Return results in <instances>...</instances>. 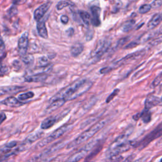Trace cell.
Wrapping results in <instances>:
<instances>
[{
  "mask_svg": "<svg viewBox=\"0 0 162 162\" xmlns=\"http://www.w3.org/2000/svg\"><path fill=\"white\" fill-rule=\"evenodd\" d=\"M65 102L66 101L63 99H58L52 102H50V105L46 109L47 113L52 112L54 110L62 106Z\"/></svg>",
  "mask_w": 162,
  "mask_h": 162,
  "instance_id": "cell-18",
  "label": "cell"
},
{
  "mask_svg": "<svg viewBox=\"0 0 162 162\" xmlns=\"http://www.w3.org/2000/svg\"><path fill=\"white\" fill-rule=\"evenodd\" d=\"M34 96V94L33 92L29 91L27 93H22V94L19 95L18 97V99L20 101H25L26 100L33 98Z\"/></svg>",
  "mask_w": 162,
  "mask_h": 162,
  "instance_id": "cell-28",
  "label": "cell"
},
{
  "mask_svg": "<svg viewBox=\"0 0 162 162\" xmlns=\"http://www.w3.org/2000/svg\"><path fill=\"white\" fill-rule=\"evenodd\" d=\"M145 53V50H140L139 51H136V52L127 55L125 56H124V58H122V59L113 63L112 65H111L110 67L112 68V69L115 68L116 67L122 65L123 64H125L129 62L132 61L134 59H136V58H138L143 55Z\"/></svg>",
  "mask_w": 162,
  "mask_h": 162,
  "instance_id": "cell-8",
  "label": "cell"
},
{
  "mask_svg": "<svg viewBox=\"0 0 162 162\" xmlns=\"http://www.w3.org/2000/svg\"><path fill=\"white\" fill-rule=\"evenodd\" d=\"M162 81V72L159 74L156 78L154 79V80L153 81V83H152V86L153 87H157L158 86L159 84H160V82Z\"/></svg>",
  "mask_w": 162,
  "mask_h": 162,
  "instance_id": "cell-33",
  "label": "cell"
},
{
  "mask_svg": "<svg viewBox=\"0 0 162 162\" xmlns=\"http://www.w3.org/2000/svg\"><path fill=\"white\" fill-rule=\"evenodd\" d=\"M43 134H44L43 132H41V131L36 132L33 134H31L30 135H29L28 137L25 139V141H27L29 144L31 145L32 143H33L34 142L36 141L39 139H40L43 135Z\"/></svg>",
  "mask_w": 162,
  "mask_h": 162,
  "instance_id": "cell-21",
  "label": "cell"
},
{
  "mask_svg": "<svg viewBox=\"0 0 162 162\" xmlns=\"http://www.w3.org/2000/svg\"><path fill=\"white\" fill-rule=\"evenodd\" d=\"M133 119L135 120H138L140 119V113H138L137 115H135L133 116Z\"/></svg>",
  "mask_w": 162,
  "mask_h": 162,
  "instance_id": "cell-44",
  "label": "cell"
},
{
  "mask_svg": "<svg viewBox=\"0 0 162 162\" xmlns=\"http://www.w3.org/2000/svg\"><path fill=\"white\" fill-rule=\"evenodd\" d=\"M5 49V44L1 35H0V53H3Z\"/></svg>",
  "mask_w": 162,
  "mask_h": 162,
  "instance_id": "cell-39",
  "label": "cell"
},
{
  "mask_svg": "<svg viewBox=\"0 0 162 162\" xmlns=\"http://www.w3.org/2000/svg\"><path fill=\"white\" fill-rule=\"evenodd\" d=\"M20 1L21 0H13V3H14V4H17L20 2Z\"/></svg>",
  "mask_w": 162,
  "mask_h": 162,
  "instance_id": "cell-45",
  "label": "cell"
},
{
  "mask_svg": "<svg viewBox=\"0 0 162 162\" xmlns=\"http://www.w3.org/2000/svg\"><path fill=\"white\" fill-rule=\"evenodd\" d=\"M56 121L57 119L55 116H51V117L47 118L42 122V124L41 125V128L42 129H48L49 128H51L55 124Z\"/></svg>",
  "mask_w": 162,
  "mask_h": 162,
  "instance_id": "cell-20",
  "label": "cell"
},
{
  "mask_svg": "<svg viewBox=\"0 0 162 162\" xmlns=\"http://www.w3.org/2000/svg\"><path fill=\"white\" fill-rule=\"evenodd\" d=\"M72 128V124H65L61 126L60 128L57 129L53 133H51L49 135L47 138L43 139L37 144V146L40 148L44 147L46 146L50 142L54 141L55 140L57 139L58 138L61 137L65 133H66L67 131H70L71 129Z\"/></svg>",
  "mask_w": 162,
  "mask_h": 162,
  "instance_id": "cell-4",
  "label": "cell"
},
{
  "mask_svg": "<svg viewBox=\"0 0 162 162\" xmlns=\"http://www.w3.org/2000/svg\"><path fill=\"white\" fill-rule=\"evenodd\" d=\"M63 146V145L62 143V142L56 143L54 146H52L50 148L48 149L46 151H44V153L42 154L41 156H43V155H46V156H48V155H49V154H52L53 153L55 152L56 151L60 150L61 148H62Z\"/></svg>",
  "mask_w": 162,
  "mask_h": 162,
  "instance_id": "cell-24",
  "label": "cell"
},
{
  "mask_svg": "<svg viewBox=\"0 0 162 162\" xmlns=\"http://www.w3.org/2000/svg\"><path fill=\"white\" fill-rule=\"evenodd\" d=\"M74 6V3L71 0H62V1L60 2L57 4L56 9L58 10H61L64 8L67 7V6Z\"/></svg>",
  "mask_w": 162,
  "mask_h": 162,
  "instance_id": "cell-25",
  "label": "cell"
},
{
  "mask_svg": "<svg viewBox=\"0 0 162 162\" xmlns=\"http://www.w3.org/2000/svg\"><path fill=\"white\" fill-rule=\"evenodd\" d=\"M0 103L10 107H19L25 104V103L22 102L14 96H10L8 97V98H6V99L0 102Z\"/></svg>",
  "mask_w": 162,
  "mask_h": 162,
  "instance_id": "cell-13",
  "label": "cell"
},
{
  "mask_svg": "<svg viewBox=\"0 0 162 162\" xmlns=\"http://www.w3.org/2000/svg\"><path fill=\"white\" fill-rule=\"evenodd\" d=\"M119 91H120V90H119V89H115V90L113 91V93L108 97V98H107L106 100V103H110V101H111L115 98V97L116 95H117V94H119Z\"/></svg>",
  "mask_w": 162,
  "mask_h": 162,
  "instance_id": "cell-34",
  "label": "cell"
},
{
  "mask_svg": "<svg viewBox=\"0 0 162 162\" xmlns=\"http://www.w3.org/2000/svg\"><path fill=\"white\" fill-rule=\"evenodd\" d=\"M24 89V88L22 86H17L0 87V95L17 93L19 91H21L23 90Z\"/></svg>",
  "mask_w": 162,
  "mask_h": 162,
  "instance_id": "cell-15",
  "label": "cell"
},
{
  "mask_svg": "<svg viewBox=\"0 0 162 162\" xmlns=\"http://www.w3.org/2000/svg\"><path fill=\"white\" fill-rule=\"evenodd\" d=\"M134 25H135V21H134V20L129 21L122 25V30L123 32H124L130 31L133 28V27L134 26Z\"/></svg>",
  "mask_w": 162,
  "mask_h": 162,
  "instance_id": "cell-26",
  "label": "cell"
},
{
  "mask_svg": "<svg viewBox=\"0 0 162 162\" xmlns=\"http://www.w3.org/2000/svg\"><path fill=\"white\" fill-rule=\"evenodd\" d=\"M6 119V115L4 112H0V125Z\"/></svg>",
  "mask_w": 162,
  "mask_h": 162,
  "instance_id": "cell-41",
  "label": "cell"
},
{
  "mask_svg": "<svg viewBox=\"0 0 162 162\" xmlns=\"http://www.w3.org/2000/svg\"><path fill=\"white\" fill-rule=\"evenodd\" d=\"M106 124V120H103L101 121H100L97 122L94 125L91 127L89 129H88L87 131L84 132L82 134H81L78 137L75 138L72 142H71L68 145V149L73 148L76 147L82 142L86 141L89 139H90L94 135H95L98 131H100L101 129L104 127Z\"/></svg>",
  "mask_w": 162,
  "mask_h": 162,
  "instance_id": "cell-3",
  "label": "cell"
},
{
  "mask_svg": "<svg viewBox=\"0 0 162 162\" xmlns=\"http://www.w3.org/2000/svg\"><path fill=\"white\" fill-rule=\"evenodd\" d=\"M161 98L159 97L154 96V95H150L148 96L145 100V108L150 110L151 108L157 106L160 104H161Z\"/></svg>",
  "mask_w": 162,
  "mask_h": 162,
  "instance_id": "cell-11",
  "label": "cell"
},
{
  "mask_svg": "<svg viewBox=\"0 0 162 162\" xmlns=\"http://www.w3.org/2000/svg\"><path fill=\"white\" fill-rule=\"evenodd\" d=\"M51 2H48L41 5L34 11V18L36 21H40L41 20V18L46 14L48 10L49 9L50 6H51Z\"/></svg>",
  "mask_w": 162,
  "mask_h": 162,
  "instance_id": "cell-10",
  "label": "cell"
},
{
  "mask_svg": "<svg viewBox=\"0 0 162 162\" xmlns=\"http://www.w3.org/2000/svg\"><path fill=\"white\" fill-rule=\"evenodd\" d=\"M17 13H18L17 8L15 7V6H11V7L10 8V9L8 11V14L10 15V17H14V16H15V15L17 14Z\"/></svg>",
  "mask_w": 162,
  "mask_h": 162,
  "instance_id": "cell-35",
  "label": "cell"
},
{
  "mask_svg": "<svg viewBox=\"0 0 162 162\" xmlns=\"http://www.w3.org/2000/svg\"><path fill=\"white\" fill-rule=\"evenodd\" d=\"M29 46V34L27 32L21 36L18 41V53L21 56L27 54Z\"/></svg>",
  "mask_w": 162,
  "mask_h": 162,
  "instance_id": "cell-9",
  "label": "cell"
},
{
  "mask_svg": "<svg viewBox=\"0 0 162 162\" xmlns=\"http://www.w3.org/2000/svg\"><path fill=\"white\" fill-rule=\"evenodd\" d=\"M84 50L83 44L81 43H76L74 44L70 48V53L74 57H77L80 55Z\"/></svg>",
  "mask_w": 162,
  "mask_h": 162,
  "instance_id": "cell-19",
  "label": "cell"
},
{
  "mask_svg": "<svg viewBox=\"0 0 162 162\" xmlns=\"http://www.w3.org/2000/svg\"><path fill=\"white\" fill-rule=\"evenodd\" d=\"M154 35V34L153 33V32H148V33H146L144 35H142V36H141L138 41L137 43L139 44H141V43H144L145 42H146L148 40H150V39L152 37V36H153Z\"/></svg>",
  "mask_w": 162,
  "mask_h": 162,
  "instance_id": "cell-27",
  "label": "cell"
},
{
  "mask_svg": "<svg viewBox=\"0 0 162 162\" xmlns=\"http://www.w3.org/2000/svg\"><path fill=\"white\" fill-rule=\"evenodd\" d=\"M37 30L38 34L40 37L44 39L48 38V30H47L46 24H45L44 21H38L37 24Z\"/></svg>",
  "mask_w": 162,
  "mask_h": 162,
  "instance_id": "cell-17",
  "label": "cell"
},
{
  "mask_svg": "<svg viewBox=\"0 0 162 162\" xmlns=\"http://www.w3.org/2000/svg\"><path fill=\"white\" fill-rule=\"evenodd\" d=\"M8 70L9 68L6 66H2L0 67V77H2L7 74L8 72Z\"/></svg>",
  "mask_w": 162,
  "mask_h": 162,
  "instance_id": "cell-36",
  "label": "cell"
},
{
  "mask_svg": "<svg viewBox=\"0 0 162 162\" xmlns=\"http://www.w3.org/2000/svg\"><path fill=\"white\" fill-rule=\"evenodd\" d=\"M140 118L145 124L150 122L151 120V113L150 110L145 108L143 111L140 113Z\"/></svg>",
  "mask_w": 162,
  "mask_h": 162,
  "instance_id": "cell-22",
  "label": "cell"
},
{
  "mask_svg": "<svg viewBox=\"0 0 162 162\" xmlns=\"http://www.w3.org/2000/svg\"><path fill=\"white\" fill-rule=\"evenodd\" d=\"M129 135L124 134L116 138L110 145L106 153L107 158L116 160L120 154L128 151L132 146V142L129 141Z\"/></svg>",
  "mask_w": 162,
  "mask_h": 162,
  "instance_id": "cell-2",
  "label": "cell"
},
{
  "mask_svg": "<svg viewBox=\"0 0 162 162\" xmlns=\"http://www.w3.org/2000/svg\"><path fill=\"white\" fill-rule=\"evenodd\" d=\"M79 14L84 24L86 25H89L90 24V22L91 21V15H89V13L85 11H79Z\"/></svg>",
  "mask_w": 162,
  "mask_h": 162,
  "instance_id": "cell-23",
  "label": "cell"
},
{
  "mask_svg": "<svg viewBox=\"0 0 162 162\" xmlns=\"http://www.w3.org/2000/svg\"><path fill=\"white\" fill-rule=\"evenodd\" d=\"M67 32L69 36H72L74 33V30L72 28H70L68 30H67Z\"/></svg>",
  "mask_w": 162,
  "mask_h": 162,
  "instance_id": "cell-43",
  "label": "cell"
},
{
  "mask_svg": "<svg viewBox=\"0 0 162 162\" xmlns=\"http://www.w3.org/2000/svg\"><path fill=\"white\" fill-rule=\"evenodd\" d=\"M161 103H162V97H161Z\"/></svg>",
  "mask_w": 162,
  "mask_h": 162,
  "instance_id": "cell-48",
  "label": "cell"
},
{
  "mask_svg": "<svg viewBox=\"0 0 162 162\" xmlns=\"http://www.w3.org/2000/svg\"><path fill=\"white\" fill-rule=\"evenodd\" d=\"M22 62L26 65H31L34 63V56L31 55H24L22 56Z\"/></svg>",
  "mask_w": 162,
  "mask_h": 162,
  "instance_id": "cell-29",
  "label": "cell"
},
{
  "mask_svg": "<svg viewBox=\"0 0 162 162\" xmlns=\"http://www.w3.org/2000/svg\"><path fill=\"white\" fill-rule=\"evenodd\" d=\"M162 135V126H159L157 127L153 131H151L150 133L148 134L145 137L142 139L138 143L134 145L135 148H139V150H142L145 148L150 142L156 139L161 137Z\"/></svg>",
  "mask_w": 162,
  "mask_h": 162,
  "instance_id": "cell-6",
  "label": "cell"
},
{
  "mask_svg": "<svg viewBox=\"0 0 162 162\" xmlns=\"http://www.w3.org/2000/svg\"><path fill=\"white\" fill-rule=\"evenodd\" d=\"M98 143V141L97 139L93 140L91 142H88L82 148H81L80 150L76 152L75 153L73 154L68 159V161H77L81 160L82 158H83L86 155L94 148V146H96V145Z\"/></svg>",
  "mask_w": 162,
  "mask_h": 162,
  "instance_id": "cell-7",
  "label": "cell"
},
{
  "mask_svg": "<svg viewBox=\"0 0 162 162\" xmlns=\"http://www.w3.org/2000/svg\"><path fill=\"white\" fill-rule=\"evenodd\" d=\"M162 5V0H154L151 4L153 8H158Z\"/></svg>",
  "mask_w": 162,
  "mask_h": 162,
  "instance_id": "cell-38",
  "label": "cell"
},
{
  "mask_svg": "<svg viewBox=\"0 0 162 162\" xmlns=\"http://www.w3.org/2000/svg\"><path fill=\"white\" fill-rule=\"evenodd\" d=\"M17 145V141H11L9 143H8L7 145H6L2 150V152L3 153H6L8 152L9 151H10L11 149L14 148V147H15Z\"/></svg>",
  "mask_w": 162,
  "mask_h": 162,
  "instance_id": "cell-31",
  "label": "cell"
},
{
  "mask_svg": "<svg viewBox=\"0 0 162 162\" xmlns=\"http://www.w3.org/2000/svg\"><path fill=\"white\" fill-rule=\"evenodd\" d=\"M160 33H161V34H162V28L161 29V30H160Z\"/></svg>",
  "mask_w": 162,
  "mask_h": 162,
  "instance_id": "cell-46",
  "label": "cell"
},
{
  "mask_svg": "<svg viewBox=\"0 0 162 162\" xmlns=\"http://www.w3.org/2000/svg\"><path fill=\"white\" fill-rule=\"evenodd\" d=\"M48 78V75L44 73L36 74L33 75H27L25 77V81L28 82H38L44 81Z\"/></svg>",
  "mask_w": 162,
  "mask_h": 162,
  "instance_id": "cell-14",
  "label": "cell"
},
{
  "mask_svg": "<svg viewBox=\"0 0 162 162\" xmlns=\"http://www.w3.org/2000/svg\"><path fill=\"white\" fill-rule=\"evenodd\" d=\"M91 11L92 14L91 23L95 27H98L101 24L100 12L101 8L97 6H93L91 8Z\"/></svg>",
  "mask_w": 162,
  "mask_h": 162,
  "instance_id": "cell-12",
  "label": "cell"
},
{
  "mask_svg": "<svg viewBox=\"0 0 162 162\" xmlns=\"http://www.w3.org/2000/svg\"><path fill=\"white\" fill-rule=\"evenodd\" d=\"M151 8H152V6L151 5L145 4V5L140 6V8L139 9V11L141 14H146V13L150 11L151 10Z\"/></svg>",
  "mask_w": 162,
  "mask_h": 162,
  "instance_id": "cell-30",
  "label": "cell"
},
{
  "mask_svg": "<svg viewBox=\"0 0 162 162\" xmlns=\"http://www.w3.org/2000/svg\"><path fill=\"white\" fill-rule=\"evenodd\" d=\"M48 65V59L45 56H42L39 60V67H46Z\"/></svg>",
  "mask_w": 162,
  "mask_h": 162,
  "instance_id": "cell-32",
  "label": "cell"
},
{
  "mask_svg": "<svg viewBox=\"0 0 162 162\" xmlns=\"http://www.w3.org/2000/svg\"><path fill=\"white\" fill-rule=\"evenodd\" d=\"M160 161H161V162H162V158L160 160Z\"/></svg>",
  "mask_w": 162,
  "mask_h": 162,
  "instance_id": "cell-47",
  "label": "cell"
},
{
  "mask_svg": "<svg viewBox=\"0 0 162 162\" xmlns=\"http://www.w3.org/2000/svg\"><path fill=\"white\" fill-rule=\"evenodd\" d=\"M110 41L107 39H102L96 45L95 48L91 53V58L95 62L98 61L102 56L104 55L110 48Z\"/></svg>",
  "mask_w": 162,
  "mask_h": 162,
  "instance_id": "cell-5",
  "label": "cell"
},
{
  "mask_svg": "<svg viewBox=\"0 0 162 162\" xmlns=\"http://www.w3.org/2000/svg\"><path fill=\"white\" fill-rule=\"evenodd\" d=\"M161 42H162V36L155 39L154 40H153L150 43V45H151V46H156V45L160 44Z\"/></svg>",
  "mask_w": 162,
  "mask_h": 162,
  "instance_id": "cell-40",
  "label": "cell"
},
{
  "mask_svg": "<svg viewBox=\"0 0 162 162\" xmlns=\"http://www.w3.org/2000/svg\"><path fill=\"white\" fill-rule=\"evenodd\" d=\"M161 21H162V15L159 14H155L153 16V17L151 18V20L148 23L147 27L148 29L152 30L155 27H157Z\"/></svg>",
  "mask_w": 162,
  "mask_h": 162,
  "instance_id": "cell-16",
  "label": "cell"
},
{
  "mask_svg": "<svg viewBox=\"0 0 162 162\" xmlns=\"http://www.w3.org/2000/svg\"><path fill=\"white\" fill-rule=\"evenodd\" d=\"M60 20L63 24H67L68 22V17L67 15H62L60 18Z\"/></svg>",
  "mask_w": 162,
  "mask_h": 162,
  "instance_id": "cell-42",
  "label": "cell"
},
{
  "mask_svg": "<svg viewBox=\"0 0 162 162\" xmlns=\"http://www.w3.org/2000/svg\"><path fill=\"white\" fill-rule=\"evenodd\" d=\"M92 86L93 82L87 79L77 80L60 91L52 97L50 102L58 99H63L66 101L75 100L77 97L86 93Z\"/></svg>",
  "mask_w": 162,
  "mask_h": 162,
  "instance_id": "cell-1",
  "label": "cell"
},
{
  "mask_svg": "<svg viewBox=\"0 0 162 162\" xmlns=\"http://www.w3.org/2000/svg\"><path fill=\"white\" fill-rule=\"evenodd\" d=\"M129 40V37H124V38L120 39V40L118 41L117 46H116V47H117V48H120V47L122 46L123 45L125 44Z\"/></svg>",
  "mask_w": 162,
  "mask_h": 162,
  "instance_id": "cell-37",
  "label": "cell"
}]
</instances>
